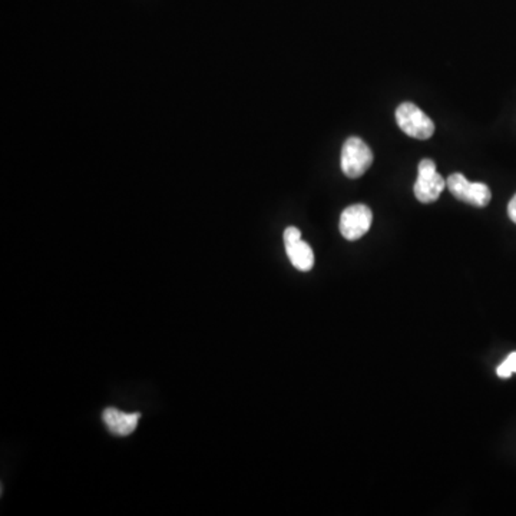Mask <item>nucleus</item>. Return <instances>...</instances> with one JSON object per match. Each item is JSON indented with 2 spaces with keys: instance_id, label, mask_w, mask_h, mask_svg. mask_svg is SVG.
I'll list each match as a JSON object with an SVG mask.
<instances>
[{
  "instance_id": "nucleus-2",
  "label": "nucleus",
  "mask_w": 516,
  "mask_h": 516,
  "mask_svg": "<svg viewBox=\"0 0 516 516\" xmlns=\"http://www.w3.org/2000/svg\"><path fill=\"white\" fill-rule=\"evenodd\" d=\"M396 122L404 134L411 138L425 139L432 138L434 134V124L432 118L423 113L419 106L410 102H404L396 109Z\"/></svg>"
},
{
  "instance_id": "nucleus-1",
  "label": "nucleus",
  "mask_w": 516,
  "mask_h": 516,
  "mask_svg": "<svg viewBox=\"0 0 516 516\" xmlns=\"http://www.w3.org/2000/svg\"><path fill=\"white\" fill-rule=\"evenodd\" d=\"M373 164V152L364 139L350 137L341 150V169L348 178H359Z\"/></svg>"
},
{
  "instance_id": "nucleus-6",
  "label": "nucleus",
  "mask_w": 516,
  "mask_h": 516,
  "mask_svg": "<svg viewBox=\"0 0 516 516\" xmlns=\"http://www.w3.org/2000/svg\"><path fill=\"white\" fill-rule=\"evenodd\" d=\"M285 253L290 262L300 271H310L315 266V253L310 246L301 239V232L296 227H288L285 231Z\"/></svg>"
},
{
  "instance_id": "nucleus-7",
  "label": "nucleus",
  "mask_w": 516,
  "mask_h": 516,
  "mask_svg": "<svg viewBox=\"0 0 516 516\" xmlns=\"http://www.w3.org/2000/svg\"><path fill=\"white\" fill-rule=\"evenodd\" d=\"M102 418L111 434L116 436H128L134 434V430L138 426L141 413H125L115 408H108L104 411Z\"/></svg>"
},
{
  "instance_id": "nucleus-5",
  "label": "nucleus",
  "mask_w": 516,
  "mask_h": 516,
  "mask_svg": "<svg viewBox=\"0 0 516 516\" xmlns=\"http://www.w3.org/2000/svg\"><path fill=\"white\" fill-rule=\"evenodd\" d=\"M373 214L371 208L364 204H355L343 211L340 217V232L348 241H356L366 236L371 230Z\"/></svg>"
},
{
  "instance_id": "nucleus-3",
  "label": "nucleus",
  "mask_w": 516,
  "mask_h": 516,
  "mask_svg": "<svg viewBox=\"0 0 516 516\" xmlns=\"http://www.w3.org/2000/svg\"><path fill=\"white\" fill-rule=\"evenodd\" d=\"M418 180L415 183V197L423 204L438 201L442 192L446 188V181L436 169V164L432 160H422L418 167Z\"/></svg>"
},
{
  "instance_id": "nucleus-9",
  "label": "nucleus",
  "mask_w": 516,
  "mask_h": 516,
  "mask_svg": "<svg viewBox=\"0 0 516 516\" xmlns=\"http://www.w3.org/2000/svg\"><path fill=\"white\" fill-rule=\"evenodd\" d=\"M508 215L516 224V194L513 195V199L509 201Z\"/></svg>"
},
{
  "instance_id": "nucleus-8",
  "label": "nucleus",
  "mask_w": 516,
  "mask_h": 516,
  "mask_svg": "<svg viewBox=\"0 0 516 516\" xmlns=\"http://www.w3.org/2000/svg\"><path fill=\"white\" fill-rule=\"evenodd\" d=\"M496 373L502 379L511 378L512 373H516V352L511 353L506 357L505 362L497 367Z\"/></svg>"
},
{
  "instance_id": "nucleus-4",
  "label": "nucleus",
  "mask_w": 516,
  "mask_h": 516,
  "mask_svg": "<svg viewBox=\"0 0 516 516\" xmlns=\"http://www.w3.org/2000/svg\"><path fill=\"white\" fill-rule=\"evenodd\" d=\"M446 187L450 188L455 199L478 208L487 207L492 199V192L487 184L472 183L462 174H452L446 180Z\"/></svg>"
}]
</instances>
